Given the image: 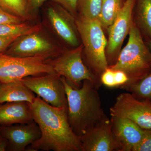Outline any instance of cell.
Here are the masks:
<instances>
[{
  "mask_svg": "<svg viewBox=\"0 0 151 151\" xmlns=\"http://www.w3.org/2000/svg\"><path fill=\"white\" fill-rule=\"evenodd\" d=\"M135 2L136 0H126L115 21L107 29L108 39L105 52L109 66L117 61L124 41L129 35Z\"/></svg>",
  "mask_w": 151,
  "mask_h": 151,
  "instance_id": "10",
  "label": "cell"
},
{
  "mask_svg": "<svg viewBox=\"0 0 151 151\" xmlns=\"http://www.w3.org/2000/svg\"><path fill=\"white\" fill-rule=\"evenodd\" d=\"M123 5L122 0H103L97 20L102 27L108 29L113 24Z\"/></svg>",
  "mask_w": 151,
  "mask_h": 151,
  "instance_id": "18",
  "label": "cell"
},
{
  "mask_svg": "<svg viewBox=\"0 0 151 151\" xmlns=\"http://www.w3.org/2000/svg\"><path fill=\"white\" fill-rule=\"evenodd\" d=\"M133 20L144 39L151 40V0H136Z\"/></svg>",
  "mask_w": 151,
  "mask_h": 151,
  "instance_id": "17",
  "label": "cell"
},
{
  "mask_svg": "<svg viewBox=\"0 0 151 151\" xmlns=\"http://www.w3.org/2000/svg\"><path fill=\"white\" fill-rule=\"evenodd\" d=\"M110 120L119 151H133L142 139L145 129L127 118L111 116Z\"/></svg>",
  "mask_w": 151,
  "mask_h": 151,
  "instance_id": "14",
  "label": "cell"
},
{
  "mask_svg": "<svg viewBox=\"0 0 151 151\" xmlns=\"http://www.w3.org/2000/svg\"><path fill=\"white\" fill-rule=\"evenodd\" d=\"M50 6L47 11V19L55 33L73 48L80 45L76 19L68 11L58 4Z\"/></svg>",
  "mask_w": 151,
  "mask_h": 151,
  "instance_id": "11",
  "label": "cell"
},
{
  "mask_svg": "<svg viewBox=\"0 0 151 151\" xmlns=\"http://www.w3.org/2000/svg\"><path fill=\"white\" fill-rule=\"evenodd\" d=\"M83 45L61 52L58 55L48 62L55 73L64 77L68 84L78 88L84 80L91 81L96 89L102 85L100 80L92 74L83 59Z\"/></svg>",
  "mask_w": 151,
  "mask_h": 151,
  "instance_id": "5",
  "label": "cell"
},
{
  "mask_svg": "<svg viewBox=\"0 0 151 151\" xmlns=\"http://www.w3.org/2000/svg\"><path fill=\"white\" fill-rule=\"evenodd\" d=\"M43 57H18L0 52V82L7 83L28 76L55 73Z\"/></svg>",
  "mask_w": 151,
  "mask_h": 151,
  "instance_id": "6",
  "label": "cell"
},
{
  "mask_svg": "<svg viewBox=\"0 0 151 151\" xmlns=\"http://www.w3.org/2000/svg\"><path fill=\"white\" fill-rule=\"evenodd\" d=\"M24 21L19 17L7 12L0 7V25L21 23Z\"/></svg>",
  "mask_w": 151,
  "mask_h": 151,
  "instance_id": "25",
  "label": "cell"
},
{
  "mask_svg": "<svg viewBox=\"0 0 151 151\" xmlns=\"http://www.w3.org/2000/svg\"><path fill=\"white\" fill-rule=\"evenodd\" d=\"M9 147L7 139L0 134V151H8Z\"/></svg>",
  "mask_w": 151,
  "mask_h": 151,
  "instance_id": "30",
  "label": "cell"
},
{
  "mask_svg": "<svg viewBox=\"0 0 151 151\" xmlns=\"http://www.w3.org/2000/svg\"><path fill=\"white\" fill-rule=\"evenodd\" d=\"M133 151H151V129H145L142 139Z\"/></svg>",
  "mask_w": 151,
  "mask_h": 151,
  "instance_id": "23",
  "label": "cell"
},
{
  "mask_svg": "<svg viewBox=\"0 0 151 151\" xmlns=\"http://www.w3.org/2000/svg\"><path fill=\"white\" fill-rule=\"evenodd\" d=\"M102 3L103 0H78L77 9L81 16L89 19H97Z\"/></svg>",
  "mask_w": 151,
  "mask_h": 151,
  "instance_id": "22",
  "label": "cell"
},
{
  "mask_svg": "<svg viewBox=\"0 0 151 151\" xmlns=\"http://www.w3.org/2000/svg\"><path fill=\"white\" fill-rule=\"evenodd\" d=\"M38 32L19 37L4 53L18 57H43L49 60L53 59L61 52L55 45Z\"/></svg>",
  "mask_w": 151,
  "mask_h": 151,
  "instance_id": "8",
  "label": "cell"
},
{
  "mask_svg": "<svg viewBox=\"0 0 151 151\" xmlns=\"http://www.w3.org/2000/svg\"><path fill=\"white\" fill-rule=\"evenodd\" d=\"M81 151H119L108 118L80 137Z\"/></svg>",
  "mask_w": 151,
  "mask_h": 151,
  "instance_id": "12",
  "label": "cell"
},
{
  "mask_svg": "<svg viewBox=\"0 0 151 151\" xmlns=\"http://www.w3.org/2000/svg\"><path fill=\"white\" fill-rule=\"evenodd\" d=\"M123 89L130 92L139 100H151V70L139 82L126 86Z\"/></svg>",
  "mask_w": 151,
  "mask_h": 151,
  "instance_id": "21",
  "label": "cell"
},
{
  "mask_svg": "<svg viewBox=\"0 0 151 151\" xmlns=\"http://www.w3.org/2000/svg\"><path fill=\"white\" fill-rule=\"evenodd\" d=\"M0 7L24 20L30 19L32 12L29 0H0Z\"/></svg>",
  "mask_w": 151,
  "mask_h": 151,
  "instance_id": "19",
  "label": "cell"
},
{
  "mask_svg": "<svg viewBox=\"0 0 151 151\" xmlns=\"http://www.w3.org/2000/svg\"><path fill=\"white\" fill-rule=\"evenodd\" d=\"M0 134L9 141L8 151H24L40 138L41 132L34 121L28 124L1 126Z\"/></svg>",
  "mask_w": 151,
  "mask_h": 151,
  "instance_id": "13",
  "label": "cell"
},
{
  "mask_svg": "<svg viewBox=\"0 0 151 151\" xmlns=\"http://www.w3.org/2000/svg\"><path fill=\"white\" fill-rule=\"evenodd\" d=\"M145 42L151 53V40H146Z\"/></svg>",
  "mask_w": 151,
  "mask_h": 151,
  "instance_id": "31",
  "label": "cell"
},
{
  "mask_svg": "<svg viewBox=\"0 0 151 151\" xmlns=\"http://www.w3.org/2000/svg\"><path fill=\"white\" fill-rule=\"evenodd\" d=\"M28 103L41 135L25 150L81 151L80 137L70 127L68 108L52 106L38 96L33 103Z\"/></svg>",
  "mask_w": 151,
  "mask_h": 151,
  "instance_id": "1",
  "label": "cell"
},
{
  "mask_svg": "<svg viewBox=\"0 0 151 151\" xmlns=\"http://www.w3.org/2000/svg\"><path fill=\"white\" fill-rule=\"evenodd\" d=\"M68 101V118L76 134L81 137L100 122L108 119L95 85L85 80L80 87H73L61 76Z\"/></svg>",
  "mask_w": 151,
  "mask_h": 151,
  "instance_id": "2",
  "label": "cell"
},
{
  "mask_svg": "<svg viewBox=\"0 0 151 151\" xmlns=\"http://www.w3.org/2000/svg\"><path fill=\"white\" fill-rule=\"evenodd\" d=\"M31 12L37 11L47 0H29Z\"/></svg>",
  "mask_w": 151,
  "mask_h": 151,
  "instance_id": "29",
  "label": "cell"
},
{
  "mask_svg": "<svg viewBox=\"0 0 151 151\" xmlns=\"http://www.w3.org/2000/svg\"><path fill=\"white\" fill-rule=\"evenodd\" d=\"M129 35L128 42L120 52L117 61L108 67L123 71L128 76L129 82L122 89L139 82L151 70L150 51L133 20Z\"/></svg>",
  "mask_w": 151,
  "mask_h": 151,
  "instance_id": "3",
  "label": "cell"
},
{
  "mask_svg": "<svg viewBox=\"0 0 151 151\" xmlns=\"http://www.w3.org/2000/svg\"><path fill=\"white\" fill-rule=\"evenodd\" d=\"M36 97L34 93L26 86L22 80L0 84V104L20 101L32 103Z\"/></svg>",
  "mask_w": 151,
  "mask_h": 151,
  "instance_id": "16",
  "label": "cell"
},
{
  "mask_svg": "<svg viewBox=\"0 0 151 151\" xmlns=\"http://www.w3.org/2000/svg\"><path fill=\"white\" fill-rule=\"evenodd\" d=\"M1 84V82H0V84Z\"/></svg>",
  "mask_w": 151,
  "mask_h": 151,
  "instance_id": "32",
  "label": "cell"
},
{
  "mask_svg": "<svg viewBox=\"0 0 151 151\" xmlns=\"http://www.w3.org/2000/svg\"><path fill=\"white\" fill-rule=\"evenodd\" d=\"M33 121L30 108L27 102H8L0 105L1 126L28 124Z\"/></svg>",
  "mask_w": 151,
  "mask_h": 151,
  "instance_id": "15",
  "label": "cell"
},
{
  "mask_svg": "<svg viewBox=\"0 0 151 151\" xmlns=\"http://www.w3.org/2000/svg\"><path fill=\"white\" fill-rule=\"evenodd\" d=\"M19 37L20 36L17 35L0 36V52H4L10 45Z\"/></svg>",
  "mask_w": 151,
  "mask_h": 151,
  "instance_id": "28",
  "label": "cell"
},
{
  "mask_svg": "<svg viewBox=\"0 0 151 151\" xmlns=\"http://www.w3.org/2000/svg\"><path fill=\"white\" fill-rule=\"evenodd\" d=\"M76 23L83 45L85 64L100 80L102 73L109 67L105 52L108 40L103 27L97 19L81 16L76 19Z\"/></svg>",
  "mask_w": 151,
  "mask_h": 151,
  "instance_id": "4",
  "label": "cell"
},
{
  "mask_svg": "<svg viewBox=\"0 0 151 151\" xmlns=\"http://www.w3.org/2000/svg\"><path fill=\"white\" fill-rule=\"evenodd\" d=\"M100 81L102 84L109 88H116L115 72L109 67L102 73L100 76Z\"/></svg>",
  "mask_w": 151,
  "mask_h": 151,
  "instance_id": "24",
  "label": "cell"
},
{
  "mask_svg": "<svg viewBox=\"0 0 151 151\" xmlns=\"http://www.w3.org/2000/svg\"><path fill=\"white\" fill-rule=\"evenodd\" d=\"M52 1L61 6L71 14H74L76 13L78 0H52Z\"/></svg>",
  "mask_w": 151,
  "mask_h": 151,
  "instance_id": "26",
  "label": "cell"
},
{
  "mask_svg": "<svg viewBox=\"0 0 151 151\" xmlns=\"http://www.w3.org/2000/svg\"><path fill=\"white\" fill-rule=\"evenodd\" d=\"M114 72L116 88L121 89L122 87L128 84L129 81V78L127 74L121 70H114Z\"/></svg>",
  "mask_w": 151,
  "mask_h": 151,
  "instance_id": "27",
  "label": "cell"
},
{
  "mask_svg": "<svg viewBox=\"0 0 151 151\" xmlns=\"http://www.w3.org/2000/svg\"><path fill=\"white\" fill-rule=\"evenodd\" d=\"M22 81L37 96L57 108H68L65 88L61 76L56 73L28 76Z\"/></svg>",
  "mask_w": 151,
  "mask_h": 151,
  "instance_id": "7",
  "label": "cell"
},
{
  "mask_svg": "<svg viewBox=\"0 0 151 151\" xmlns=\"http://www.w3.org/2000/svg\"><path fill=\"white\" fill-rule=\"evenodd\" d=\"M40 29V25H31L24 22L19 24H6L0 25V36H22L31 33L39 32Z\"/></svg>",
  "mask_w": 151,
  "mask_h": 151,
  "instance_id": "20",
  "label": "cell"
},
{
  "mask_svg": "<svg viewBox=\"0 0 151 151\" xmlns=\"http://www.w3.org/2000/svg\"><path fill=\"white\" fill-rule=\"evenodd\" d=\"M111 116L130 119L142 129H151V100H139L130 92L117 96L110 108Z\"/></svg>",
  "mask_w": 151,
  "mask_h": 151,
  "instance_id": "9",
  "label": "cell"
}]
</instances>
